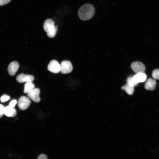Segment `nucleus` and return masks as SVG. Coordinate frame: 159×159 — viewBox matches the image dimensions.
Here are the masks:
<instances>
[{"label": "nucleus", "mask_w": 159, "mask_h": 159, "mask_svg": "<svg viewBox=\"0 0 159 159\" xmlns=\"http://www.w3.org/2000/svg\"><path fill=\"white\" fill-rule=\"evenodd\" d=\"M95 10L94 6L89 4H85L81 6L78 11L80 19L83 21L91 19L94 15Z\"/></svg>", "instance_id": "obj_1"}, {"label": "nucleus", "mask_w": 159, "mask_h": 159, "mask_svg": "<svg viewBox=\"0 0 159 159\" xmlns=\"http://www.w3.org/2000/svg\"><path fill=\"white\" fill-rule=\"evenodd\" d=\"M43 28L47 35L50 38L54 37L57 32V27L54 25V21L51 19H47L44 21Z\"/></svg>", "instance_id": "obj_2"}, {"label": "nucleus", "mask_w": 159, "mask_h": 159, "mask_svg": "<svg viewBox=\"0 0 159 159\" xmlns=\"http://www.w3.org/2000/svg\"><path fill=\"white\" fill-rule=\"evenodd\" d=\"M31 104L29 98L25 96H21L18 102L19 108L21 110H25Z\"/></svg>", "instance_id": "obj_3"}, {"label": "nucleus", "mask_w": 159, "mask_h": 159, "mask_svg": "<svg viewBox=\"0 0 159 159\" xmlns=\"http://www.w3.org/2000/svg\"><path fill=\"white\" fill-rule=\"evenodd\" d=\"M60 72L63 74L71 72L73 70V66L71 62L69 61L64 60L60 64Z\"/></svg>", "instance_id": "obj_4"}, {"label": "nucleus", "mask_w": 159, "mask_h": 159, "mask_svg": "<svg viewBox=\"0 0 159 159\" xmlns=\"http://www.w3.org/2000/svg\"><path fill=\"white\" fill-rule=\"evenodd\" d=\"M40 92V89L37 88H34L27 93L28 97L34 102H38L40 100L39 95Z\"/></svg>", "instance_id": "obj_5"}, {"label": "nucleus", "mask_w": 159, "mask_h": 159, "mask_svg": "<svg viewBox=\"0 0 159 159\" xmlns=\"http://www.w3.org/2000/svg\"><path fill=\"white\" fill-rule=\"evenodd\" d=\"M47 69L49 71L53 73H57L60 72V64L57 60H52L48 64Z\"/></svg>", "instance_id": "obj_6"}, {"label": "nucleus", "mask_w": 159, "mask_h": 159, "mask_svg": "<svg viewBox=\"0 0 159 159\" xmlns=\"http://www.w3.org/2000/svg\"><path fill=\"white\" fill-rule=\"evenodd\" d=\"M132 69L136 74L144 72L145 69V65L141 62H134L131 65Z\"/></svg>", "instance_id": "obj_7"}, {"label": "nucleus", "mask_w": 159, "mask_h": 159, "mask_svg": "<svg viewBox=\"0 0 159 159\" xmlns=\"http://www.w3.org/2000/svg\"><path fill=\"white\" fill-rule=\"evenodd\" d=\"M34 79V77L33 75L25 74L23 73H21L18 75L16 77V81L20 83L32 82Z\"/></svg>", "instance_id": "obj_8"}, {"label": "nucleus", "mask_w": 159, "mask_h": 159, "mask_svg": "<svg viewBox=\"0 0 159 159\" xmlns=\"http://www.w3.org/2000/svg\"><path fill=\"white\" fill-rule=\"evenodd\" d=\"M19 63L16 61L10 63L8 67L9 74L11 76L14 75L19 67Z\"/></svg>", "instance_id": "obj_9"}, {"label": "nucleus", "mask_w": 159, "mask_h": 159, "mask_svg": "<svg viewBox=\"0 0 159 159\" xmlns=\"http://www.w3.org/2000/svg\"><path fill=\"white\" fill-rule=\"evenodd\" d=\"M147 76L144 72L136 74L132 76V79L135 83L137 85L139 83L143 82L147 79Z\"/></svg>", "instance_id": "obj_10"}, {"label": "nucleus", "mask_w": 159, "mask_h": 159, "mask_svg": "<svg viewBox=\"0 0 159 159\" xmlns=\"http://www.w3.org/2000/svg\"><path fill=\"white\" fill-rule=\"evenodd\" d=\"M156 85V81L150 78L146 80L145 85V88L148 90H153L155 89Z\"/></svg>", "instance_id": "obj_11"}, {"label": "nucleus", "mask_w": 159, "mask_h": 159, "mask_svg": "<svg viewBox=\"0 0 159 159\" xmlns=\"http://www.w3.org/2000/svg\"><path fill=\"white\" fill-rule=\"evenodd\" d=\"M17 114L16 110L9 106L4 108V114L8 117H14Z\"/></svg>", "instance_id": "obj_12"}, {"label": "nucleus", "mask_w": 159, "mask_h": 159, "mask_svg": "<svg viewBox=\"0 0 159 159\" xmlns=\"http://www.w3.org/2000/svg\"><path fill=\"white\" fill-rule=\"evenodd\" d=\"M34 88L35 85L32 82H26L24 85V93H28Z\"/></svg>", "instance_id": "obj_13"}, {"label": "nucleus", "mask_w": 159, "mask_h": 159, "mask_svg": "<svg viewBox=\"0 0 159 159\" xmlns=\"http://www.w3.org/2000/svg\"><path fill=\"white\" fill-rule=\"evenodd\" d=\"M121 88L125 90L128 94L130 95H132L134 91V87L127 83L122 87Z\"/></svg>", "instance_id": "obj_14"}, {"label": "nucleus", "mask_w": 159, "mask_h": 159, "mask_svg": "<svg viewBox=\"0 0 159 159\" xmlns=\"http://www.w3.org/2000/svg\"><path fill=\"white\" fill-rule=\"evenodd\" d=\"M152 76L155 79L159 80V69H156L153 70Z\"/></svg>", "instance_id": "obj_15"}, {"label": "nucleus", "mask_w": 159, "mask_h": 159, "mask_svg": "<svg viewBox=\"0 0 159 159\" xmlns=\"http://www.w3.org/2000/svg\"><path fill=\"white\" fill-rule=\"evenodd\" d=\"M127 83L131 86L134 87L137 85L133 81L132 77H129L127 79Z\"/></svg>", "instance_id": "obj_16"}, {"label": "nucleus", "mask_w": 159, "mask_h": 159, "mask_svg": "<svg viewBox=\"0 0 159 159\" xmlns=\"http://www.w3.org/2000/svg\"><path fill=\"white\" fill-rule=\"evenodd\" d=\"M10 99L9 96L6 95H4L2 96L0 98V101L1 102H6L9 100Z\"/></svg>", "instance_id": "obj_17"}, {"label": "nucleus", "mask_w": 159, "mask_h": 159, "mask_svg": "<svg viewBox=\"0 0 159 159\" xmlns=\"http://www.w3.org/2000/svg\"><path fill=\"white\" fill-rule=\"evenodd\" d=\"M17 103V100H12L9 103V106L14 108Z\"/></svg>", "instance_id": "obj_18"}, {"label": "nucleus", "mask_w": 159, "mask_h": 159, "mask_svg": "<svg viewBox=\"0 0 159 159\" xmlns=\"http://www.w3.org/2000/svg\"><path fill=\"white\" fill-rule=\"evenodd\" d=\"M4 108L3 105L0 104V118L3 116L4 114Z\"/></svg>", "instance_id": "obj_19"}, {"label": "nucleus", "mask_w": 159, "mask_h": 159, "mask_svg": "<svg viewBox=\"0 0 159 159\" xmlns=\"http://www.w3.org/2000/svg\"><path fill=\"white\" fill-rule=\"evenodd\" d=\"M11 0H0V5L2 6L9 3Z\"/></svg>", "instance_id": "obj_20"}, {"label": "nucleus", "mask_w": 159, "mask_h": 159, "mask_svg": "<svg viewBox=\"0 0 159 159\" xmlns=\"http://www.w3.org/2000/svg\"><path fill=\"white\" fill-rule=\"evenodd\" d=\"M38 159H47L46 155L44 154H41L38 156Z\"/></svg>", "instance_id": "obj_21"}]
</instances>
